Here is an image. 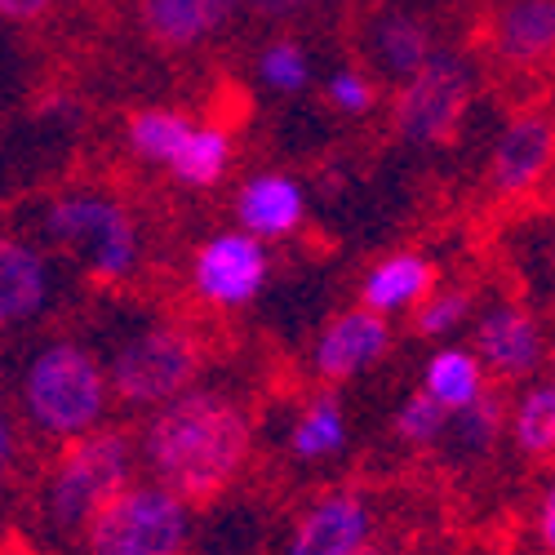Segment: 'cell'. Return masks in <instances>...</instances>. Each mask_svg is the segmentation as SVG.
Wrapping results in <instances>:
<instances>
[{
  "instance_id": "6da1fadb",
  "label": "cell",
  "mask_w": 555,
  "mask_h": 555,
  "mask_svg": "<svg viewBox=\"0 0 555 555\" xmlns=\"http://www.w3.org/2000/svg\"><path fill=\"white\" fill-rule=\"evenodd\" d=\"M138 457L152 480L192 506H209L245 476L254 457V418L236 396L192 387L143 418Z\"/></svg>"
},
{
  "instance_id": "7a4b0ae2",
  "label": "cell",
  "mask_w": 555,
  "mask_h": 555,
  "mask_svg": "<svg viewBox=\"0 0 555 555\" xmlns=\"http://www.w3.org/2000/svg\"><path fill=\"white\" fill-rule=\"evenodd\" d=\"M116 404L107 360L76 338L40 343L18 374L14 413L27 423L31 436L67 444L89 431L107 427V413Z\"/></svg>"
},
{
  "instance_id": "3957f363",
  "label": "cell",
  "mask_w": 555,
  "mask_h": 555,
  "mask_svg": "<svg viewBox=\"0 0 555 555\" xmlns=\"http://www.w3.org/2000/svg\"><path fill=\"white\" fill-rule=\"evenodd\" d=\"M36 241L72 258L94 285H125L143 267V231L125 201L103 188H63L36 214Z\"/></svg>"
},
{
  "instance_id": "277c9868",
  "label": "cell",
  "mask_w": 555,
  "mask_h": 555,
  "mask_svg": "<svg viewBox=\"0 0 555 555\" xmlns=\"http://www.w3.org/2000/svg\"><path fill=\"white\" fill-rule=\"evenodd\" d=\"M133 467H143L138 457V436L125 427H99L80 440L59 444L54 462L40 476V520L54 538H80L103 506L133 485Z\"/></svg>"
},
{
  "instance_id": "5b68a950",
  "label": "cell",
  "mask_w": 555,
  "mask_h": 555,
  "mask_svg": "<svg viewBox=\"0 0 555 555\" xmlns=\"http://www.w3.org/2000/svg\"><path fill=\"white\" fill-rule=\"evenodd\" d=\"M201 369H205V347L188 325H178V320L138 325L107 356L116 404L129 413H156L160 404L192 391Z\"/></svg>"
},
{
  "instance_id": "8992f818",
  "label": "cell",
  "mask_w": 555,
  "mask_h": 555,
  "mask_svg": "<svg viewBox=\"0 0 555 555\" xmlns=\"http://www.w3.org/2000/svg\"><path fill=\"white\" fill-rule=\"evenodd\" d=\"M196 506L160 480L125 485L80 533L85 555H182L192 546Z\"/></svg>"
},
{
  "instance_id": "52a82bcc",
  "label": "cell",
  "mask_w": 555,
  "mask_h": 555,
  "mask_svg": "<svg viewBox=\"0 0 555 555\" xmlns=\"http://www.w3.org/2000/svg\"><path fill=\"white\" fill-rule=\"evenodd\" d=\"M472 94H476L472 63L453 50H436L423 72H413L396 89L391 129L409 147H440L457 133L462 116L472 107Z\"/></svg>"
},
{
  "instance_id": "ba28073f",
  "label": "cell",
  "mask_w": 555,
  "mask_h": 555,
  "mask_svg": "<svg viewBox=\"0 0 555 555\" xmlns=\"http://www.w3.org/2000/svg\"><path fill=\"white\" fill-rule=\"evenodd\" d=\"M271 281V254L267 241L249 236V231H218L205 236L192 249L188 262V285L192 298L209 311H245L258 302V294Z\"/></svg>"
},
{
  "instance_id": "9c48e42d",
  "label": "cell",
  "mask_w": 555,
  "mask_h": 555,
  "mask_svg": "<svg viewBox=\"0 0 555 555\" xmlns=\"http://www.w3.org/2000/svg\"><path fill=\"white\" fill-rule=\"evenodd\" d=\"M472 347L498 387H525L551 364L542 320L516 298H498L472 320Z\"/></svg>"
},
{
  "instance_id": "30bf717a",
  "label": "cell",
  "mask_w": 555,
  "mask_h": 555,
  "mask_svg": "<svg viewBox=\"0 0 555 555\" xmlns=\"http://www.w3.org/2000/svg\"><path fill=\"white\" fill-rule=\"evenodd\" d=\"M396 334H391V315L374 311V307H347L338 311L325 330L315 334L311 347V374L325 387H343L360 374H369L387 351H391Z\"/></svg>"
},
{
  "instance_id": "8fae6325",
  "label": "cell",
  "mask_w": 555,
  "mask_h": 555,
  "mask_svg": "<svg viewBox=\"0 0 555 555\" xmlns=\"http://www.w3.org/2000/svg\"><path fill=\"white\" fill-rule=\"evenodd\" d=\"M369 538H374L369 498L360 489H325L298 512L285 555H360L369 551Z\"/></svg>"
},
{
  "instance_id": "7c38bea8",
  "label": "cell",
  "mask_w": 555,
  "mask_h": 555,
  "mask_svg": "<svg viewBox=\"0 0 555 555\" xmlns=\"http://www.w3.org/2000/svg\"><path fill=\"white\" fill-rule=\"evenodd\" d=\"M555 165V116L546 112H516L512 120L502 125L485 182L493 196H529L538 182L551 173Z\"/></svg>"
},
{
  "instance_id": "4fadbf2b",
  "label": "cell",
  "mask_w": 555,
  "mask_h": 555,
  "mask_svg": "<svg viewBox=\"0 0 555 555\" xmlns=\"http://www.w3.org/2000/svg\"><path fill=\"white\" fill-rule=\"evenodd\" d=\"M241 10L245 0H133L143 36L169 54L201 50L214 36H222Z\"/></svg>"
},
{
  "instance_id": "5bb4252c",
  "label": "cell",
  "mask_w": 555,
  "mask_h": 555,
  "mask_svg": "<svg viewBox=\"0 0 555 555\" xmlns=\"http://www.w3.org/2000/svg\"><path fill=\"white\" fill-rule=\"evenodd\" d=\"M54 302V262L50 249L31 236H5L0 245V320L5 330L31 325Z\"/></svg>"
},
{
  "instance_id": "9a60e30c",
  "label": "cell",
  "mask_w": 555,
  "mask_h": 555,
  "mask_svg": "<svg viewBox=\"0 0 555 555\" xmlns=\"http://www.w3.org/2000/svg\"><path fill=\"white\" fill-rule=\"evenodd\" d=\"M231 218L258 241H289L307 222V192L298 178H289L281 169L254 173L241 182L236 201H231Z\"/></svg>"
},
{
  "instance_id": "2e32d148",
  "label": "cell",
  "mask_w": 555,
  "mask_h": 555,
  "mask_svg": "<svg viewBox=\"0 0 555 555\" xmlns=\"http://www.w3.org/2000/svg\"><path fill=\"white\" fill-rule=\"evenodd\" d=\"M489 50L502 67L533 72L555 59V0H502L489 14Z\"/></svg>"
},
{
  "instance_id": "e0dca14e",
  "label": "cell",
  "mask_w": 555,
  "mask_h": 555,
  "mask_svg": "<svg viewBox=\"0 0 555 555\" xmlns=\"http://www.w3.org/2000/svg\"><path fill=\"white\" fill-rule=\"evenodd\" d=\"M360 50H364L369 67H374L383 80L404 85L413 72H423L427 59L436 54V36L418 14L378 10V14H369V23L360 31Z\"/></svg>"
},
{
  "instance_id": "ac0fdd59",
  "label": "cell",
  "mask_w": 555,
  "mask_h": 555,
  "mask_svg": "<svg viewBox=\"0 0 555 555\" xmlns=\"http://www.w3.org/2000/svg\"><path fill=\"white\" fill-rule=\"evenodd\" d=\"M436 294V262L423 249H396L360 275V302L383 315H413Z\"/></svg>"
},
{
  "instance_id": "d6986e66",
  "label": "cell",
  "mask_w": 555,
  "mask_h": 555,
  "mask_svg": "<svg viewBox=\"0 0 555 555\" xmlns=\"http://www.w3.org/2000/svg\"><path fill=\"white\" fill-rule=\"evenodd\" d=\"M506 436H512L520 457H533V462L555 457V351H551V364L512 400V431Z\"/></svg>"
},
{
  "instance_id": "ffe728a7",
  "label": "cell",
  "mask_w": 555,
  "mask_h": 555,
  "mask_svg": "<svg viewBox=\"0 0 555 555\" xmlns=\"http://www.w3.org/2000/svg\"><path fill=\"white\" fill-rule=\"evenodd\" d=\"M289 453L298 462H330L347 449V413H343V400L325 387V391H315L298 404L294 413V423H289Z\"/></svg>"
},
{
  "instance_id": "44dd1931",
  "label": "cell",
  "mask_w": 555,
  "mask_h": 555,
  "mask_svg": "<svg viewBox=\"0 0 555 555\" xmlns=\"http://www.w3.org/2000/svg\"><path fill=\"white\" fill-rule=\"evenodd\" d=\"M192 129H196V120L178 107H138L133 116H125V152L133 160L169 173V165L178 160Z\"/></svg>"
},
{
  "instance_id": "7402d4cb",
  "label": "cell",
  "mask_w": 555,
  "mask_h": 555,
  "mask_svg": "<svg viewBox=\"0 0 555 555\" xmlns=\"http://www.w3.org/2000/svg\"><path fill=\"white\" fill-rule=\"evenodd\" d=\"M489 369L485 360L476 356V347H457V343H444L431 351L427 369H423V387L444 404V409H467L476 404L485 391H489Z\"/></svg>"
},
{
  "instance_id": "603a6c76",
  "label": "cell",
  "mask_w": 555,
  "mask_h": 555,
  "mask_svg": "<svg viewBox=\"0 0 555 555\" xmlns=\"http://www.w3.org/2000/svg\"><path fill=\"white\" fill-rule=\"evenodd\" d=\"M502 431H512V400L502 396V387H489L476 404L453 413L444 440H449L453 457H485V453H493Z\"/></svg>"
},
{
  "instance_id": "cb8c5ba5",
  "label": "cell",
  "mask_w": 555,
  "mask_h": 555,
  "mask_svg": "<svg viewBox=\"0 0 555 555\" xmlns=\"http://www.w3.org/2000/svg\"><path fill=\"white\" fill-rule=\"evenodd\" d=\"M231 160H236V147H231V133L222 125H196L188 133V143H182L178 160L169 165L173 182H182V188H218V182L227 178Z\"/></svg>"
},
{
  "instance_id": "d4e9b609",
  "label": "cell",
  "mask_w": 555,
  "mask_h": 555,
  "mask_svg": "<svg viewBox=\"0 0 555 555\" xmlns=\"http://www.w3.org/2000/svg\"><path fill=\"white\" fill-rule=\"evenodd\" d=\"M258 80L281 99H298L311 89V54L294 36H271L258 54Z\"/></svg>"
},
{
  "instance_id": "484cf974",
  "label": "cell",
  "mask_w": 555,
  "mask_h": 555,
  "mask_svg": "<svg viewBox=\"0 0 555 555\" xmlns=\"http://www.w3.org/2000/svg\"><path fill=\"white\" fill-rule=\"evenodd\" d=\"M449 423H453V409H444L427 387L409 391L400 400V409H396V418H391L396 440L409 444V449H436V444H444Z\"/></svg>"
},
{
  "instance_id": "4316f807",
  "label": "cell",
  "mask_w": 555,
  "mask_h": 555,
  "mask_svg": "<svg viewBox=\"0 0 555 555\" xmlns=\"http://www.w3.org/2000/svg\"><path fill=\"white\" fill-rule=\"evenodd\" d=\"M472 307H476V298H472L467 285L436 289L418 311H413V334H418V338H431V343L453 338L462 325H467V320H476Z\"/></svg>"
},
{
  "instance_id": "83f0119b",
  "label": "cell",
  "mask_w": 555,
  "mask_h": 555,
  "mask_svg": "<svg viewBox=\"0 0 555 555\" xmlns=\"http://www.w3.org/2000/svg\"><path fill=\"white\" fill-rule=\"evenodd\" d=\"M325 103L338 116H369L378 107V72L374 67H334L325 80Z\"/></svg>"
},
{
  "instance_id": "f1b7e54d",
  "label": "cell",
  "mask_w": 555,
  "mask_h": 555,
  "mask_svg": "<svg viewBox=\"0 0 555 555\" xmlns=\"http://www.w3.org/2000/svg\"><path fill=\"white\" fill-rule=\"evenodd\" d=\"M311 5H338V0H245V10L262 23H294Z\"/></svg>"
},
{
  "instance_id": "f546056e",
  "label": "cell",
  "mask_w": 555,
  "mask_h": 555,
  "mask_svg": "<svg viewBox=\"0 0 555 555\" xmlns=\"http://www.w3.org/2000/svg\"><path fill=\"white\" fill-rule=\"evenodd\" d=\"M533 529H538V542L546 555H555V480L542 489L538 498V516H533Z\"/></svg>"
},
{
  "instance_id": "4dcf8cb0",
  "label": "cell",
  "mask_w": 555,
  "mask_h": 555,
  "mask_svg": "<svg viewBox=\"0 0 555 555\" xmlns=\"http://www.w3.org/2000/svg\"><path fill=\"white\" fill-rule=\"evenodd\" d=\"M50 10H54V0H0V14H5V23H10V27L40 23Z\"/></svg>"
},
{
  "instance_id": "1f68e13d",
  "label": "cell",
  "mask_w": 555,
  "mask_h": 555,
  "mask_svg": "<svg viewBox=\"0 0 555 555\" xmlns=\"http://www.w3.org/2000/svg\"><path fill=\"white\" fill-rule=\"evenodd\" d=\"M360 555H383V551H374V546H369V551H360Z\"/></svg>"
},
{
  "instance_id": "d6a6232c",
  "label": "cell",
  "mask_w": 555,
  "mask_h": 555,
  "mask_svg": "<svg viewBox=\"0 0 555 555\" xmlns=\"http://www.w3.org/2000/svg\"><path fill=\"white\" fill-rule=\"evenodd\" d=\"M551 462H555V457H551Z\"/></svg>"
}]
</instances>
